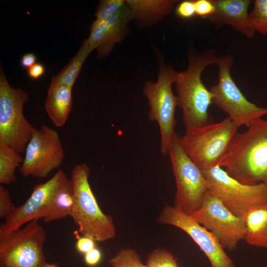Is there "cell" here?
I'll return each instance as SVG.
<instances>
[{
  "instance_id": "6da1fadb",
  "label": "cell",
  "mask_w": 267,
  "mask_h": 267,
  "mask_svg": "<svg viewBox=\"0 0 267 267\" xmlns=\"http://www.w3.org/2000/svg\"><path fill=\"white\" fill-rule=\"evenodd\" d=\"M188 59L186 70L177 72L174 83L185 132L214 122L208 112L213 104V94L203 83L202 74L208 66L216 65L218 57L214 49L199 53L192 48L189 50Z\"/></svg>"
},
{
  "instance_id": "7a4b0ae2",
  "label": "cell",
  "mask_w": 267,
  "mask_h": 267,
  "mask_svg": "<svg viewBox=\"0 0 267 267\" xmlns=\"http://www.w3.org/2000/svg\"><path fill=\"white\" fill-rule=\"evenodd\" d=\"M247 128L236 134L219 166L243 184L267 186V120Z\"/></svg>"
},
{
  "instance_id": "3957f363",
  "label": "cell",
  "mask_w": 267,
  "mask_h": 267,
  "mask_svg": "<svg viewBox=\"0 0 267 267\" xmlns=\"http://www.w3.org/2000/svg\"><path fill=\"white\" fill-rule=\"evenodd\" d=\"M90 173L89 167L84 163L73 168L70 180L74 204L71 217L82 236L104 242L115 237V226L112 217L98 206L89 183Z\"/></svg>"
},
{
  "instance_id": "277c9868",
  "label": "cell",
  "mask_w": 267,
  "mask_h": 267,
  "mask_svg": "<svg viewBox=\"0 0 267 267\" xmlns=\"http://www.w3.org/2000/svg\"><path fill=\"white\" fill-rule=\"evenodd\" d=\"M239 127L229 118L179 135L183 149L201 170L220 165Z\"/></svg>"
},
{
  "instance_id": "5b68a950",
  "label": "cell",
  "mask_w": 267,
  "mask_h": 267,
  "mask_svg": "<svg viewBox=\"0 0 267 267\" xmlns=\"http://www.w3.org/2000/svg\"><path fill=\"white\" fill-rule=\"evenodd\" d=\"M177 72L159 57V68L156 82H145L143 93L150 108L148 118L157 122L160 133V153L168 155L175 134V114L178 102L172 91Z\"/></svg>"
},
{
  "instance_id": "8992f818",
  "label": "cell",
  "mask_w": 267,
  "mask_h": 267,
  "mask_svg": "<svg viewBox=\"0 0 267 267\" xmlns=\"http://www.w3.org/2000/svg\"><path fill=\"white\" fill-rule=\"evenodd\" d=\"M168 155L176 184L174 206L191 215L201 207L207 193L205 178L183 149L176 133Z\"/></svg>"
},
{
  "instance_id": "52a82bcc",
  "label": "cell",
  "mask_w": 267,
  "mask_h": 267,
  "mask_svg": "<svg viewBox=\"0 0 267 267\" xmlns=\"http://www.w3.org/2000/svg\"><path fill=\"white\" fill-rule=\"evenodd\" d=\"M28 97L21 88L9 85L0 65V143L11 147L20 154L25 152L34 129L23 113Z\"/></svg>"
},
{
  "instance_id": "ba28073f",
  "label": "cell",
  "mask_w": 267,
  "mask_h": 267,
  "mask_svg": "<svg viewBox=\"0 0 267 267\" xmlns=\"http://www.w3.org/2000/svg\"><path fill=\"white\" fill-rule=\"evenodd\" d=\"M233 58L230 54L218 57V82L210 90L213 103L225 112L239 127H249L267 115V106L259 107L243 95L231 75Z\"/></svg>"
},
{
  "instance_id": "9c48e42d",
  "label": "cell",
  "mask_w": 267,
  "mask_h": 267,
  "mask_svg": "<svg viewBox=\"0 0 267 267\" xmlns=\"http://www.w3.org/2000/svg\"><path fill=\"white\" fill-rule=\"evenodd\" d=\"M46 233L39 220L0 233V267H43L46 264L44 245Z\"/></svg>"
},
{
  "instance_id": "30bf717a",
  "label": "cell",
  "mask_w": 267,
  "mask_h": 267,
  "mask_svg": "<svg viewBox=\"0 0 267 267\" xmlns=\"http://www.w3.org/2000/svg\"><path fill=\"white\" fill-rule=\"evenodd\" d=\"M202 171L206 180L208 193L220 200L238 217L244 219L250 208L267 202V186L264 183L243 184L219 166Z\"/></svg>"
},
{
  "instance_id": "8fae6325",
  "label": "cell",
  "mask_w": 267,
  "mask_h": 267,
  "mask_svg": "<svg viewBox=\"0 0 267 267\" xmlns=\"http://www.w3.org/2000/svg\"><path fill=\"white\" fill-rule=\"evenodd\" d=\"M19 168L24 177L46 178L59 167L64 158V150L58 132L45 125L34 128Z\"/></svg>"
},
{
  "instance_id": "7c38bea8",
  "label": "cell",
  "mask_w": 267,
  "mask_h": 267,
  "mask_svg": "<svg viewBox=\"0 0 267 267\" xmlns=\"http://www.w3.org/2000/svg\"><path fill=\"white\" fill-rule=\"evenodd\" d=\"M71 185V180L61 169L49 179L34 186L30 197L0 225V233L21 228L34 220L45 219L58 194Z\"/></svg>"
},
{
  "instance_id": "4fadbf2b",
  "label": "cell",
  "mask_w": 267,
  "mask_h": 267,
  "mask_svg": "<svg viewBox=\"0 0 267 267\" xmlns=\"http://www.w3.org/2000/svg\"><path fill=\"white\" fill-rule=\"evenodd\" d=\"M191 216L215 236L224 249L234 250L245 239L244 219L233 214L208 192L201 207Z\"/></svg>"
},
{
  "instance_id": "5bb4252c",
  "label": "cell",
  "mask_w": 267,
  "mask_h": 267,
  "mask_svg": "<svg viewBox=\"0 0 267 267\" xmlns=\"http://www.w3.org/2000/svg\"><path fill=\"white\" fill-rule=\"evenodd\" d=\"M161 224L177 227L187 233L209 260L210 267H236L215 236L191 215L166 205L158 216Z\"/></svg>"
},
{
  "instance_id": "9a60e30c",
  "label": "cell",
  "mask_w": 267,
  "mask_h": 267,
  "mask_svg": "<svg viewBox=\"0 0 267 267\" xmlns=\"http://www.w3.org/2000/svg\"><path fill=\"white\" fill-rule=\"evenodd\" d=\"M127 2V1H126ZM134 20L131 9L126 4L108 19L95 20L90 28L89 38L85 41L89 47L97 51V57L107 56L115 44L121 43L128 34L130 22Z\"/></svg>"
},
{
  "instance_id": "2e32d148",
  "label": "cell",
  "mask_w": 267,
  "mask_h": 267,
  "mask_svg": "<svg viewBox=\"0 0 267 267\" xmlns=\"http://www.w3.org/2000/svg\"><path fill=\"white\" fill-rule=\"evenodd\" d=\"M214 13L206 19L216 28L229 25L247 38H254L255 32L249 25L248 9L250 0H212Z\"/></svg>"
},
{
  "instance_id": "e0dca14e",
  "label": "cell",
  "mask_w": 267,
  "mask_h": 267,
  "mask_svg": "<svg viewBox=\"0 0 267 267\" xmlns=\"http://www.w3.org/2000/svg\"><path fill=\"white\" fill-rule=\"evenodd\" d=\"M72 89L64 85H50L44 107L51 121L56 127L65 125L72 111Z\"/></svg>"
},
{
  "instance_id": "ac0fdd59",
  "label": "cell",
  "mask_w": 267,
  "mask_h": 267,
  "mask_svg": "<svg viewBox=\"0 0 267 267\" xmlns=\"http://www.w3.org/2000/svg\"><path fill=\"white\" fill-rule=\"evenodd\" d=\"M134 20L142 26H150L169 15L177 0H126Z\"/></svg>"
},
{
  "instance_id": "d6986e66",
  "label": "cell",
  "mask_w": 267,
  "mask_h": 267,
  "mask_svg": "<svg viewBox=\"0 0 267 267\" xmlns=\"http://www.w3.org/2000/svg\"><path fill=\"white\" fill-rule=\"evenodd\" d=\"M244 240L250 245L267 248V202L250 208L244 217Z\"/></svg>"
},
{
  "instance_id": "ffe728a7",
  "label": "cell",
  "mask_w": 267,
  "mask_h": 267,
  "mask_svg": "<svg viewBox=\"0 0 267 267\" xmlns=\"http://www.w3.org/2000/svg\"><path fill=\"white\" fill-rule=\"evenodd\" d=\"M92 51L85 41L76 55L58 75L52 77L50 84L64 85L73 88L84 62Z\"/></svg>"
},
{
  "instance_id": "44dd1931",
  "label": "cell",
  "mask_w": 267,
  "mask_h": 267,
  "mask_svg": "<svg viewBox=\"0 0 267 267\" xmlns=\"http://www.w3.org/2000/svg\"><path fill=\"white\" fill-rule=\"evenodd\" d=\"M20 153L11 147L0 143V183L10 184L16 181L15 175L17 168L23 162Z\"/></svg>"
},
{
  "instance_id": "7402d4cb",
  "label": "cell",
  "mask_w": 267,
  "mask_h": 267,
  "mask_svg": "<svg viewBox=\"0 0 267 267\" xmlns=\"http://www.w3.org/2000/svg\"><path fill=\"white\" fill-rule=\"evenodd\" d=\"M73 199L71 185L61 191L56 197L49 213L43 220L51 222L71 216L73 208Z\"/></svg>"
},
{
  "instance_id": "603a6c76",
  "label": "cell",
  "mask_w": 267,
  "mask_h": 267,
  "mask_svg": "<svg viewBox=\"0 0 267 267\" xmlns=\"http://www.w3.org/2000/svg\"><path fill=\"white\" fill-rule=\"evenodd\" d=\"M254 7L249 13L251 29L263 35L267 34V0H255Z\"/></svg>"
},
{
  "instance_id": "cb8c5ba5",
  "label": "cell",
  "mask_w": 267,
  "mask_h": 267,
  "mask_svg": "<svg viewBox=\"0 0 267 267\" xmlns=\"http://www.w3.org/2000/svg\"><path fill=\"white\" fill-rule=\"evenodd\" d=\"M109 263L113 267H148L144 265L137 252L131 248H121Z\"/></svg>"
},
{
  "instance_id": "d4e9b609",
  "label": "cell",
  "mask_w": 267,
  "mask_h": 267,
  "mask_svg": "<svg viewBox=\"0 0 267 267\" xmlns=\"http://www.w3.org/2000/svg\"><path fill=\"white\" fill-rule=\"evenodd\" d=\"M146 263L148 267H179L175 256L165 249L152 250L148 256Z\"/></svg>"
},
{
  "instance_id": "484cf974",
  "label": "cell",
  "mask_w": 267,
  "mask_h": 267,
  "mask_svg": "<svg viewBox=\"0 0 267 267\" xmlns=\"http://www.w3.org/2000/svg\"><path fill=\"white\" fill-rule=\"evenodd\" d=\"M126 3V0L100 1L94 14L95 20L102 21L109 19L120 11Z\"/></svg>"
},
{
  "instance_id": "4316f807",
  "label": "cell",
  "mask_w": 267,
  "mask_h": 267,
  "mask_svg": "<svg viewBox=\"0 0 267 267\" xmlns=\"http://www.w3.org/2000/svg\"><path fill=\"white\" fill-rule=\"evenodd\" d=\"M9 191L2 184L0 185V218L5 219L15 210Z\"/></svg>"
},
{
  "instance_id": "83f0119b",
  "label": "cell",
  "mask_w": 267,
  "mask_h": 267,
  "mask_svg": "<svg viewBox=\"0 0 267 267\" xmlns=\"http://www.w3.org/2000/svg\"><path fill=\"white\" fill-rule=\"evenodd\" d=\"M195 15L206 19L215 11V7L212 0H194Z\"/></svg>"
},
{
  "instance_id": "f1b7e54d",
  "label": "cell",
  "mask_w": 267,
  "mask_h": 267,
  "mask_svg": "<svg viewBox=\"0 0 267 267\" xmlns=\"http://www.w3.org/2000/svg\"><path fill=\"white\" fill-rule=\"evenodd\" d=\"M74 234L77 239L76 248L80 253L85 254L95 247L93 240L86 236H80L78 231H75Z\"/></svg>"
},
{
  "instance_id": "f546056e",
  "label": "cell",
  "mask_w": 267,
  "mask_h": 267,
  "mask_svg": "<svg viewBox=\"0 0 267 267\" xmlns=\"http://www.w3.org/2000/svg\"><path fill=\"white\" fill-rule=\"evenodd\" d=\"M176 14L182 18H190L195 15L194 0L180 2L176 9Z\"/></svg>"
},
{
  "instance_id": "4dcf8cb0",
  "label": "cell",
  "mask_w": 267,
  "mask_h": 267,
  "mask_svg": "<svg viewBox=\"0 0 267 267\" xmlns=\"http://www.w3.org/2000/svg\"><path fill=\"white\" fill-rule=\"evenodd\" d=\"M102 254L100 251L96 247L84 254L85 263L89 267L96 266L100 262Z\"/></svg>"
},
{
  "instance_id": "1f68e13d",
  "label": "cell",
  "mask_w": 267,
  "mask_h": 267,
  "mask_svg": "<svg viewBox=\"0 0 267 267\" xmlns=\"http://www.w3.org/2000/svg\"><path fill=\"white\" fill-rule=\"evenodd\" d=\"M45 71V67L43 64L36 63L27 69V74L31 79L37 80L44 75Z\"/></svg>"
},
{
  "instance_id": "d6a6232c",
  "label": "cell",
  "mask_w": 267,
  "mask_h": 267,
  "mask_svg": "<svg viewBox=\"0 0 267 267\" xmlns=\"http://www.w3.org/2000/svg\"><path fill=\"white\" fill-rule=\"evenodd\" d=\"M37 57L33 53L25 54L20 60L21 66L25 68L28 69L36 63Z\"/></svg>"
},
{
  "instance_id": "836d02e7",
  "label": "cell",
  "mask_w": 267,
  "mask_h": 267,
  "mask_svg": "<svg viewBox=\"0 0 267 267\" xmlns=\"http://www.w3.org/2000/svg\"><path fill=\"white\" fill-rule=\"evenodd\" d=\"M43 267H58L57 264L53 263V264H48L46 263Z\"/></svg>"
}]
</instances>
